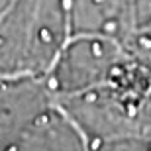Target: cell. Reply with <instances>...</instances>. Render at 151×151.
<instances>
[{"mask_svg": "<svg viewBox=\"0 0 151 151\" xmlns=\"http://www.w3.org/2000/svg\"><path fill=\"white\" fill-rule=\"evenodd\" d=\"M120 61V39L100 34H78L65 47L59 77L67 88H86L104 83Z\"/></svg>", "mask_w": 151, "mask_h": 151, "instance_id": "cell-1", "label": "cell"}]
</instances>
